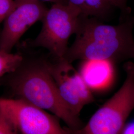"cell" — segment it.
I'll return each mask as SVG.
<instances>
[{
	"instance_id": "obj_1",
	"label": "cell",
	"mask_w": 134,
	"mask_h": 134,
	"mask_svg": "<svg viewBox=\"0 0 134 134\" xmlns=\"http://www.w3.org/2000/svg\"><path fill=\"white\" fill-rule=\"evenodd\" d=\"M134 29L131 11L121 14L116 24L81 16L75 39L64 58L71 63L88 59L108 60L115 64L134 60Z\"/></svg>"
},
{
	"instance_id": "obj_2",
	"label": "cell",
	"mask_w": 134,
	"mask_h": 134,
	"mask_svg": "<svg viewBox=\"0 0 134 134\" xmlns=\"http://www.w3.org/2000/svg\"><path fill=\"white\" fill-rule=\"evenodd\" d=\"M21 65L13 72L14 75L10 81V86L18 98L50 112L71 131L81 128L79 117L72 113L63 100L45 63L24 67Z\"/></svg>"
},
{
	"instance_id": "obj_3",
	"label": "cell",
	"mask_w": 134,
	"mask_h": 134,
	"mask_svg": "<svg viewBox=\"0 0 134 134\" xmlns=\"http://www.w3.org/2000/svg\"><path fill=\"white\" fill-rule=\"evenodd\" d=\"M123 68L125 77L119 90L72 134H121L134 110V62L126 61Z\"/></svg>"
},
{
	"instance_id": "obj_4",
	"label": "cell",
	"mask_w": 134,
	"mask_h": 134,
	"mask_svg": "<svg viewBox=\"0 0 134 134\" xmlns=\"http://www.w3.org/2000/svg\"><path fill=\"white\" fill-rule=\"evenodd\" d=\"M81 16L80 12L70 5L54 4L43 17L34 46L48 50L57 59L64 58L69 40L76 34Z\"/></svg>"
},
{
	"instance_id": "obj_5",
	"label": "cell",
	"mask_w": 134,
	"mask_h": 134,
	"mask_svg": "<svg viewBox=\"0 0 134 134\" xmlns=\"http://www.w3.org/2000/svg\"><path fill=\"white\" fill-rule=\"evenodd\" d=\"M0 114L19 134H72L55 116L20 98H0Z\"/></svg>"
},
{
	"instance_id": "obj_6",
	"label": "cell",
	"mask_w": 134,
	"mask_h": 134,
	"mask_svg": "<svg viewBox=\"0 0 134 134\" xmlns=\"http://www.w3.org/2000/svg\"><path fill=\"white\" fill-rule=\"evenodd\" d=\"M55 64L45 63L58 90L69 108L79 117L86 106L94 101L93 94L79 71L65 58Z\"/></svg>"
},
{
	"instance_id": "obj_7",
	"label": "cell",
	"mask_w": 134,
	"mask_h": 134,
	"mask_svg": "<svg viewBox=\"0 0 134 134\" xmlns=\"http://www.w3.org/2000/svg\"><path fill=\"white\" fill-rule=\"evenodd\" d=\"M15 6L4 21L0 35V51L11 52L26 31L42 20L47 9L41 2L14 0Z\"/></svg>"
},
{
	"instance_id": "obj_8",
	"label": "cell",
	"mask_w": 134,
	"mask_h": 134,
	"mask_svg": "<svg viewBox=\"0 0 134 134\" xmlns=\"http://www.w3.org/2000/svg\"><path fill=\"white\" fill-rule=\"evenodd\" d=\"M81 62L78 71L93 94L104 92L113 86L116 79L114 63L103 59H88Z\"/></svg>"
},
{
	"instance_id": "obj_9",
	"label": "cell",
	"mask_w": 134,
	"mask_h": 134,
	"mask_svg": "<svg viewBox=\"0 0 134 134\" xmlns=\"http://www.w3.org/2000/svg\"><path fill=\"white\" fill-rule=\"evenodd\" d=\"M67 5L79 10L81 16L93 17L104 21L114 7L109 0H65Z\"/></svg>"
},
{
	"instance_id": "obj_10",
	"label": "cell",
	"mask_w": 134,
	"mask_h": 134,
	"mask_svg": "<svg viewBox=\"0 0 134 134\" xmlns=\"http://www.w3.org/2000/svg\"><path fill=\"white\" fill-rule=\"evenodd\" d=\"M23 62V58L18 54L0 51V77L15 71Z\"/></svg>"
},
{
	"instance_id": "obj_11",
	"label": "cell",
	"mask_w": 134,
	"mask_h": 134,
	"mask_svg": "<svg viewBox=\"0 0 134 134\" xmlns=\"http://www.w3.org/2000/svg\"><path fill=\"white\" fill-rule=\"evenodd\" d=\"M15 6L14 0L0 1V23L4 21Z\"/></svg>"
},
{
	"instance_id": "obj_12",
	"label": "cell",
	"mask_w": 134,
	"mask_h": 134,
	"mask_svg": "<svg viewBox=\"0 0 134 134\" xmlns=\"http://www.w3.org/2000/svg\"><path fill=\"white\" fill-rule=\"evenodd\" d=\"M0 134H19L5 117L0 114Z\"/></svg>"
},
{
	"instance_id": "obj_13",
	"label": "cell",
	"mask_w": 134,
	"mask_h": 134,
	"mask_svg": "<svg viewBox=\"0 0 134 134\" xmlns=\"http://www.w3.org/2000/svg\"><path fill=\"white\" fill-rule=\"evenodd\" d=\"M111 4L116 8L120 10L121 14H125L128 13L130 10L128 7V0H109Z\"/></svg>"
},
{
	"instance_id": "obj_14",
	"label": "cell",
	"mask_w": 134,
	"mask_h": 134,
	"mask_svg": "<svg viewBox=\"0 0 134 134\" xmlns=\"http://www.w3.org/2000/svg\"><path fill=\"white\" fill-rule=\"evenodd\" d=\"M120 134H134V120L127 123Z\"/></svg>"
},
{
	"instance_id": "obj_15",
	"label": "cell",
	"mask_w": 134,
	"mask_h": 134,
	"mask_svg": "<svg viewBox=\"0 0 134 134\" xmlns=\"http://www.w3.org/2000/svg\"><path fill=\"white\" fill-rule=\"evenodd\" d=\"M36 1H39V2H52L54 4L55 3H62V4H64L65 3V0H34Z\"/></svg>"
},
{
	"instance_id": "obj_16",
	"label": "cell",
	"mask_w": 134,
	"mask_h": 134,
	"mask_svg": "<svg viewBox=\"0 0 134 134\" xmlns=\"http://www.w3.org/2000/svg\"><path fill=\"white\" fill-rule=\"evenodd\" d=\"M0 1H1V0H0Z\"/></svg>"
}]
</instances>
